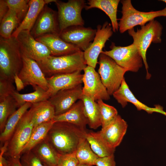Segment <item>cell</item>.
<instances>
[{
    "mask_svg": "<svg viewBox=\"0 0 166 166\" xmlns=\"http://www.w3.org/2000/svg\"><path fill=\"white\" fill-rule=\"evenodd\" d=\"M87 132L71 123L55 122L46 139L58 154L65 155L75 152Z\"/></svg>",
    "mask_w": 166,
    "mask_h": 166,
    "instance_id": "cell-1",
    "label": "cell"
},
{
    "mask_svg": "<svg viewBox=\"0 0 166 166\" xmlns=\"http://www.w3.org/2000/svg\"><path fill=\"white\" fill-rule=\"evenodd\" d=\"M22 55L16 38H0V78L14 82V77L21 71Z\"/></svg>",
    "mask_w": 166,
    "mask_h": 166,
    "instance_id": "cell-2",
    "label": "cell"
},
{
    "mask_svg": "<svg viewBox=\"0 0 166 166\" xmlns=\"http://www.w3.org/2000/svg\"><path fill=\"white\" fill-rule=\"evenodd\" d=\"M37 62L46 78L57 74L81 71L87 66L84 58V51L81 50L65 56H50Z\"/></svg>",
    "mask_w": 166,
    "mask_h": 166,
    "instance_id": "cell-3",
    "label": "cell"
},
{
    "mask_svg": "<svg viewBox=\"0 0 166 166\" xmlns=\"http://www.w3.org/2000/svg\"><path fill=\"white\" fill-rule=\"evenodd\" d=\"M163 26L157 21L152 20L145 25L137 29L135 31L134 28L128 30L129 34L133 39V43L136 46L143 60L147 71L146 78H150L148 73V65L146 54L151 43H160L161 42Z\"/></svg>",
    "mask_w": 166,
    "mask_h": 166,
    "instance_id": "cell-4",
    "label": "cell"
},
{
    "mask_svg": "<svg viewBox=\"0 0 166 166\" xmlns=\"http://www.w3.org/2000/svg\"><path fill=\"white\" fill-rule=\"evenodd\" d=\"M121 2L122 5V16L120 19L118 26L121 34L137 26H144L156 18L166 17V6L161 10L145 12L137 10L132 5L130 0H122Z\"/></svg>",
    "mask_w": 166,
    "mask_h": 166,
    "instance_id": "cell-5",
    "label": "cell"
},
{
    "mask_svg": "<svg viewBox=\"0 0 166 166\" xmlns=\"http://www.w3.org/2000/svg\"><path fill=\"white\" fill-rule=\"evenodd\" d=\"M98 63V73L101 81L110 96L112 95L120 86L124 78V75L128 70L103 53L99 55Z\"/></svg>",
    "mask_w": 166,
    "mask_h": 166,
    "instance_id": "cell-6",
    "label": "cell"
},
{
    "mask_svg": "<svg viewBox=\"0 0 166 166\" xmlns=\"http://www.w3.org/2000/svg\"><path fill=\"white\" fill-rule=\"evenodd\" d=\"M110 47V50L102 51L101 53L109 56L128 71L136 72L143 66L142 57L133 43L126 46H117L112 42Z\"/></svg>",
    "mask_w": 166,
    "mask_h": 166,
    "instance_id": "cell-7",
    "label": "cell"
},
{
    "mask_svg": "<svg viewBox=\"0 0 166 166\" xmlns=\"http://www.w3.org/2000/svg\"><path fill=\"white\" fill-rule=\"evenodd\" d=\"M55 3L58 9L57 18L60 33L70 26H83L84 21L81 12L86 5L85 0H69L66 2L57 0Z\"/></svg>",
    "mask_w": 166,
    "mask_h": 166,
    "instance_id": "cell-8",
    "label": "cell"
},
{
    "mask_svg": "<svg viewBox=\"0 0 166 166\" xmlns=\"http://www.w3.org/2000/svg\"><path fill=\"white\" fill-rule=\"evenodd\" d=\"M34 128L28 110L20 120L8 141L4 154L8 157L20 158L22 152L30 139Z\"/></svg>",
    "mask_w": 166,
    "mask_h": 166,
    "instance_id": "cell-9",
    "label": "cell"
},
{
    "mask_svg": "<svg viewBox=\"0 0 166 166\" xmlns=\"http://www.w3.org/2000/svg\"><path fill=\"white\" fill-rule=\"evenodd\" d=\"M96 34L93 42L84 51V57L87 65L95 68L98 58L102 51L106 41L112 35L113 31L111 24L106 21L102 25L97 26Z\"/></svg>",
    "mask_w": 166,
    "mask_h": 166,
    "instance_id": "cell-10",
    "label": "cell"
},
{
    "mask_svg": "<svg viewBox=\"0 0 166 166\" xmlns=\"http://www.w3.org/2000/svg\"><path fill=\"white\" fill-rule=\"evenodd\" d=\"M82 95L96 101L99 100L107 101L110 98L106 89L103 84L100 76L95 68L87 65L83 70Z\"/></svg>",
    "mask_w": 166,
    "mask_h": 166,
    "instance_id": "cell-11",
    "label": "cell"
},
{
    "mask_svg": "<svg viewBox=\"0 0 166 166\" xmlns=\"http://www.w3.org/2000/svg\"><path fill=\"white\" fill-rule=\"evenodd\" d=\"M22 54L36 61H42L51 55L50 52L43 44L37 41L30 31L23 30L16 37Z\"/></svg>",
    "mask_w": 166,
    "mask_h": 166,
    "instance_id": "cell-12",
    "label": "cell"
},
{
    "mask_svg": "<svg viewBox=\"0 0 166 166\" xmlns=\"http://www.w3.org/2000/svg\"><path fill=\"white\" fill-rule=\"evenodd\" d=\"M22 55V66L18 75L25 86L31 85L33 88L38 86L47 91L48 86L46 78L38 63Z\"/></svg>",
    "mask_w": 166,
    "mask_h": 166,
    "instance_id": "cell-13",
    "label": "cell"
},
{
    "mask_svg": "<svg viewBox=\"0 0 166 166\" xmlns=\"http://www.w3.org/2000/svg\"><path fill=\"white\" fill-rule=\"evenodd\" d=\"M30 32L35 38L47 34L60 35L57 12L45 5Z\"/></svg>",
    "mask_w": 166,
    "mask_h": 166,
    "instance_id": "cell-14",
    "label": "cell"
},
{
    "mask_svg": "<svg viewBox=\"0 0 166 166\" xmlns=\"http://www.w3.org/2000/svg\"><path fill=\"white\" fill-rule=\"evenodd\" d=\"M97 30L83 26H75L65 29L60 34L61 38L84 51L93 40Z\"/></svg>",
    "mask_w": 166,
    "mask_h": 166,
    "instance_id": "cell-15",
    "label": "cell"
},
{
    "mask_svg": "<svg viewBox=\"0 0 166 166\" xmlns=\"http://www.w3.org/2000/svg\"><path fill=\"white\" fill-rule=\"evenodd\" d=\"M81 84L71 88L62 89L51 97L48 100L54 107L55 116L68 111L82 95Z\"/></svg>",
    "mask_w": 166,
    "mask_h": 166,
    "instance_id": "cell-16",
    "label": "cell"
},
{
    "mask_svg": "<svg viewBox=\"0 0 166 166\" xmlns=\"http://www.w3.org/2000/svg\"><path fill=\"white\" fill-rule=\"evenodd\" d=\"M127 127L126 121L118 115L112 122L96 133L108 146L116 148L121 142Z\"/></svg>",
    "mask_w": 166,
    "mask_h": 166,
    "instance_id": "cell-17",
    "label": "cell"
},
{
    "mask_svg": "<svg viewBox=\"0 0 166 166\" xmlns=\"http://www.w3.org/2000/svg\"><path fill=\"white\" fill-rule=\"evenodd\" d=\"M83 74L81 71L55 75L47 77L50 97L62 89L71 88L81 84Z\"/></svg>",
    "mask_w": 166,
    "mask_h": 166,
    "instance_id": "cell-18",
    "label": "cell"
},
{
    "mask_svg": "<svg viewBox=\"0 0 166 166\" xmlns=\"http://www.w3.org/2000/svg\"><path fill=\"white\" fill-rule=\"evenodd\" d=\"M35 39L47 48L51 56L66 55L81 51L75 45L63 40L58 34H47Z\"/></svg>",
    "mask_w": 166,
    "mask_h": 166,
    "instance_id": "cell-19",
    "label": "cell"
},
{
    "mask_svg": "<svg viewBox=\"0 0 166 166\" xmlns=\"http://www.w3.org/2000/svg\"><path fill=\"white\" fill-rule=\"evenodd\" d=\"M117 102L123 108L126 106L128 102L132 104L138 110H144L148 113L154 112L161 113L166 116V112L160 105L155 108H150L138 100L130 90L124 78L119 88L112 95Z\"/></svg>",
    "mask_w": 166,
    "mask_h": 166,
    "instance_id": "cell-20",
    "label": "cell"
},
{
    "mask_svg": "<svg viewBox=\"0 0 166 166\" xmlns=\"http://www.w3.org/2000/svg\"><path fill=\"white\" fill-rule=\"evenodd\" d=\"M55 122H66L75 125L80 128L87 130L86 126L88 121L85 114L83 101L80 99L65 113L55 116Z\"/></svg>",
    "mask_w": 166,
    "mask_h": 166,
    "instance_id": "cell-21",
    "label": "cell"
},
{
    "mask_svg": "<svg viewBox=\"0 0 166 166\" xmlns=\"http://www.w3.org/2000/svg\"><path fill=\"white\" fill-rule=\"evenodd\" d=\"M28 112L34 128L53 120L55 116L54 107L48 100L32 104Z\"/></svg>",
    "mask_w": 166,
    "mask_h": 166,
    "instance_id": "cell-22",
    "label": "cell"
},
{
    "mask_svg": "<svg viewBox=\"0 0 166 166\" xmlns=\"http://www.w3.org/2000/svg\"><path fill=\"white\" fill-rule=\"evenodd\" d=\"M85 8L88 10L97 8L103 11L109 17L111 22L113 32L119 29L117 18V8L120 0H88Z\"/></svg>",
    "mask_w": 166,
    "mask_h": 166,
    "instance_id": "cell-23",
    "label": "cell"
},
{
    "mask_svg": "<svg viewBox=\"0 0 166 166\" xmlns=\"http://www.w3.org/2000/svg\"><path fill=\"white\" fill-rule=\"evenodd\" d=\"M29 8L22 21L15 29L12 35L16 38L19 33L23 30L30 31L43 8L45 5L44 0H30Z\"/></svg>",
    "mask_w": 166,
    "mask_h": 166,
    "instance_id": "cell-24",
    "label": "cell"
},
{
    "mask_svg": "<svg viewBox=\"0 0 166 166\" xmlns=\"http://www.w3.org/2000/svg\"><path fill=\"white\" fill-rule=\"evenodd\" d=\"M26 103L21 106L8 118L3 131L1 133L0 140L4 144L8 142L13 135L20 120L32 105Z\"/></svg>",
    "mask_w": 166,
    "mask_h": 166,
    "instance_id": "cell-25",
    "label": "cell"
},
{
    "mask_svg": "<svg viewBox=\"0 0 166 166\" xmlns=\"http://www.w3.org/2000/svg\"><path fill=\"white\" fill-rule=\"evenodd\" d=\"M45 166H57L59 154L45 138L31 150Z\"/></svg>",
    "mask_w": 166,
    "mask_h": 166,
    "instance_id": "cell-26",
    "label": "cell"
},
{
    "mask_svg": "<svg viewBox=\"0 0 166 166\" xmlns=\"http://www.w3.org/2000/svg\"><path fill=\"white\" fill-rule=\"evenodd\" d=\"M34 91L26 94H20L17 90L12 96L16 101L18 108L26 103L32 104L48 100L50 97L47 91L38 86L34 88Z\"/></svg>",
    "mask_w": 166,
    "mask_h": 166,
    "instance_id": "cell-27",
    "label": "cell"
},
{
    "mask_svg": "<svg viewBox=\"0 0 166 166\" xmlns=\"http://www.w3.org/2000/svg\"><path fill=\"white\" fill-rule=\"evenodd\" d=\"M80 99L83 102L85 112L88 121V125L89 128L94 129H97L101 125L99 109L97 102L83 95Z\"/></svg>",
    "mask_w": 166,
    "mask_h": 166,
    "instance_id": "cell-28",
    "label": "cell"
},
{
    "mask_svg": "<svg viewBox=\"0 0 166 166\" xmlns=\"http://www.w3.org/2000/svg\"><path fill=\"white\" fill-rule=\"evenodd\" d=\"M54 122L53 120L34 127L30 139L23 149L21 155L31 151L35 147L44 140Z\"/></svg>",
    "mask_w": 166,
    "mask_h": 166,
    "instance_id": "cell-29",
    "label": "cell"
},
{
    "mask_svg": "<svg viewBox=\"0 0 166 166\" xmlns=\"http://www.w3.org/2000/svg\"><path fill=\"white\" fill-rule=\"evenodd\" d=\"M85 138L89 143L93 151L99 157L114 154L115 148L108 146L97 136L96 132H88Z\"/></svg>",
    "mask_w": 166,
    "mask_h": 166,
    "instance_id": "cell-30",
    "label": "cell"
},
{
    "mask_svg": "<svg viewBox=\"0 0 166 166\" xmlns=\"http://www.w3.org/2000/svg\"><path fill=\"white\" fill-rule=\"evenodd\" d=\"M76 155L79 163L95 165L99 157L92 150L85 138L80 141L76 151Z\"/></svg>",
    "mask_w": 166,
    "mask_h": 166,
    "instance_id": "cell-31",
    "label": "cell"
},
{
    "mask_svg": "<svg viewBox=\"0 0 166 166\" xmlns=\"http://www.w3.org/2000/svg\"><path fill=\"white\" fill-rule=\"evenodd\" d=\"M7 14L0 22V37L8 39L12 37V32L19 23L16 14L12 9L9 8Z\"/></svg>",
    "mask_w": 166,
    "mask_h": 166,
    "instance_id": "cell-32",
    "label": "cell"
},
{
    "mask_svg": "<svg viewBox=\"0 0 166 166\" xmlns=\"http://www.w3.org/2000/svg\"><path fill=\"white\" fill-rule=\"evenodd\" d=\"M18 108V105L12 96L6 97L0 101V130H3L9 117Z\"/></svg>",
    "mask_w": 166,
    "mask_h": 166,
    "instance_id": "cell-33",
    "label": "cell"
},
{
    "mask_svg": "<svg viewBox=\"0 0 166 166\" xmlns=\"http://www.w3.org/2000/svg\"><path fill=\"white\" fill-rule=\"evenodd\" d=\"M99 106L102 128L106 126L117 117L118 112L113 106L105 103L103 100L97 101Z\"/></svg>",
    "mask_w": 166,
    "mask_h": 166,
    "instance_id": "cell-34",
    "label": "cell"
},
{
    "mask_svg": "<svg viewBox=\"0 0 166 166\" xmlns=\"http://www.w3.org/2000/svg\"><path fill=\"white\" fill-rule=\"evenodd\" d=\"M9 8L16 14L19 24L26 16L29 8V0H6Z\"/></svg>",
    "mask_w": 166,
    "mask_h": 166,
    "instance_id": "cell-35",
    "label": "cell"
},
{
    "mask_svg": "<svg viewBox=\"0 0 166 166\" xmlns=\"http://www.w3.org/2000/svg\"><path fill=\"white\" fill-rule=\"evenodd\" d=\"M13 83L9 80L0 78V101L12 96L16 90Z\"/></svg>",
    "mask_w": 166,
    "mask_h": 166,
    "instance_id": "cell-36",
    "label": "cell"
},
{
    "mask_svg": "<svg viewBox=\"0 0 166 166\" xmlns=\"http://www.w3.org/2000/svg\"><path fill=\"white\" fill-rule=\"evenodd\" d=\"M21 155L20 162L22 166H45L32 151Z\"/></svg>",
    "mask_w": 166,
    "mask_h": 166,
    "instance_id": "cell-37",
    "label": "cell"
},
{
    "mask_svg": "<svg viewBox=\"0 0 166 166\" xmlns=\"http://www.w3.org/2000/svg\"><path fill=\"white\" fill-rule=\"evenodd\" d=\"M79 163L76 155V151L65 155L59 154L57 166H77Z\"/></svg>",
    "mask_w": 166,
    "mask_h": 166,
    "instance_id": "cell-38",
    "label": "cell"
},
{
    "mask_svg": "<svg viewBox=\"0 0 166 166\" xmlns=\"http://www.w3.org/2000/svg\"><path fill=\"white\" fill-rule=\"evenodd\" d=\"M95 165L96 166H116L114 154L103 157H99L96 161Z\"/></svg>",
    "mask_w": 166,
    "mask_h": 166,
    "instance_id": "cell-39",
    "label": "cell"
},
{
    "mask_svg": "<svg viewBox=\"0 0 166 166\" xmlns=\"http://www.w3.org/2000/svg\"><path fill=\"white\" fill-rule=\"evenodd\" d=\"M20 158L8 157L5 159L3 157L2 161L4 166H22L20 162Z\"/></svg>",
    "mask_w": 166,
    "mask_h": 166,
    "instance_id": "cell-40",
    "label": "cell"
},
{
    "mask_svg": "<svg viewBox=\"0 0 166 166\" xmlns=\"http://www.w3.org/2000/svg\"><path fill=\"white\" fill-rule=\"evenodd\" d=\"M6 0H0V21L6 15L9 10Z\"/></svg>",
    "mask_w": 166,
    "mask_h": 166,
    "instance_id": "cell-41",
    "label": "cell"
},
{
    "mask_svg": "<svg viewBox=\"0 0 166 166\" xmlns=\"http://www.w3.org/2000/svg\"><path fill=\"white\" fill-rule=\"evenodd\" d=\"M14 82L16 86V90L18 92L20 91L25 87L23 82L19 78L18 74H16L14 76Z\"/></svg>",
    "mask_w": 166,
    "mask_h": 166,
    "instance_id": "cell-42",
    "label": "cell"
},
{
    "mask_svg": "<svg viewBox=\"0 0 166 166\" xmlns=\"http://www.w3.org/2000/svg\"><path fill=\"white\" fill-rule=\"evenodd\" d=\"M7 143H5L4 144V145L3 147L1 148L0 149V166H4L2 161L3 156L5 152L7 147Z\"/></svg>",
    "mask_w": 166,
    "mask_h": 166,
    "instance_id": "cell-43",
    "label": "cell"
},
{
    "mask_svg": "<svg viewBox=\"0 0 166 166\" xmlns=\"http://www.w3.org/2000/svg\"><path fill=\"white\" fill-rule=\"evenodd\" d=\"M57 0H44L45 5L52 2H55Z\"/></svg>",
    "mask_w": 166,
    "mask_h": 166,
    "instance_id": "cell-44",
    "label": "cell"
},
{
    "mask_svg": "<svg viewBox=\"0 0 166 166\" xmlns=\"http://www.w3.org/2000/svg\"><path fill=\"white\" fill-rule=\"evenodd\" d=\"M77 166H93V165L79 163Z\"/></svg>",
    "mask_w": 166,
    "mask_h": 166,
    "instance_id": "cell-45",
    "label": "cell"
},
{
    "mask_svg": "<svg viewBox=\"0 0 166 166\" xmlns=\"http://www.w3.org/2000/svg\"><path fill=\"white\" fill-rule=\"evenodd\" d=\"M160 1H162L163 2H164L165 3H166V0H160Z\"/></svg>",
    "mask_w": 166,
    "mask_h": 166,
    "instance_id": "cell-46",
    "label": "cell"
}]
</instances>
